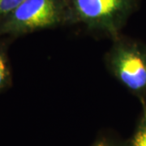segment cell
Instances as JSON below:
<instances>
[{"instance_id":"obj_1","label":"cell","mask_w":146,"mask_h":146,"mask_svg":"<svg viewBox=\"0 0 146 146\" xmlns=\"http://www.w3.org/2000/svg\"><path fill=\"white\" fill-rule=\"evenodd\" d=\"M74 24L95 36L110 40L122 34L141 0H68Z\"/></svg>"},{"instance_id":"obj_2","label":"cell","mask_w":146,"mask_h":146,"mask_svg":"<svg viewBox=\"0 0 146 146\" xmlns=\"http://www.w3.org/2000/svg\"><path fill=\"white\" fill-rule=\"evenodd\" d=\"M104 56L110 74L128 92L146 103V43L120 34L111 40Z\"/></svg>"},{"instance_id":"obj_3","label":"cell","mask_w":146,"mask_h":146,"mask_svg":"<svg viewBox=\"0 0 146 146\" xmlns=\"http://www.w3.org/2000/svg\"><path fill=\"white\" fill-rule=\"evenodd\" d=\"M7 16L3 30L13 33L74 25L68 0H25Z\"/></svg>"},{"instance_id":"obj_4","label":"cell","mask_w":146,"mask_h":146,"mask_svg":"<svg viewBox=\"0 0 146 146\" xmlns=\"http://www.w3.org/2000/svg\"><path fill=\"white\" fill-rule=\"evenodd\" d=\"M141 106V116L131 136L125 141L126 146H146V103Z\"/></svg>"},{"instance_id":"obj_5","label":"cell","mask_w":146,"mask_h":146,"mask_svg":"<svg viewBox=\"0 0 146 146\" xmlns=\"http://www.w3.org/2000/svg\"><path fill=\"white\" fill-rule=\"evenodd\" d=\"M91 146H126L125 141L118 140L110 135H102L99 136Z\"/></svg>"},{"instance_id":"obj_6","label":"cell","mask_w":146,"mask_h":146,"mask_svg":"<svg viewBox=\"0 0 146 146\" xmlns=\"http://www.w3.org/2000/svg\"><path fill=\"white\" fill-rule=\"evenodd\" d=\"M25 0H0V16H8Z\"/></svg>"},{"instance_id":"obj_7","label":"cell","mask_w":146,"mask_h":146,"mask_svg":"<svg viewBox=\"0 0 146 146\" xmlns=\"http://www.w3.org/2000/svg\"><path fill=\"white\" fill-rule=\"evenodd\" d=\"M9 76V71L7 68V63L5 57L0 53V88L3 87L7 83Z\"/></svg>"}]
</instances>
